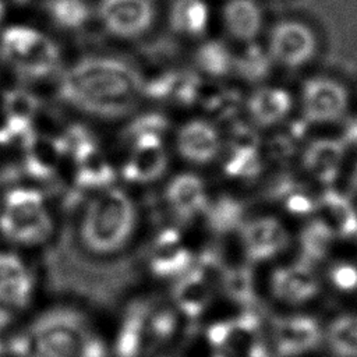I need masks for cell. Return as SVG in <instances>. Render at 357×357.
Returning <instances> with one entry per match:
<instances>
[{
	"mask_svg": "<svg viewBox=\"0 0 357 357\" xmlns=\"http://www.w3.org/2000/svg\"><path fill=\"white\" fill-rule=\"evenodd\" d=\"M141 91L138 74L114 59H88L75 64L60 88L74 106L105 119L128 113Z\"/></svg>",
	"mask_w": 357,
	"mask_h": 357,
	"instance_id": "obj_1",
	"label": "cell"
},
{
	"mask_svg": "<svg viewBox=\"0 0 357 357\" xmlns=\"http://www.w3.org/2000/svg\"><path fill=\"white\" fill-rule=\"evenodd\" d=\"M138 225L134 199L124 190L107 185L91 192L81 211L77 238L84 251L109 257L123 251L132 240Z\"/></svg>",
	"mask_w": 357,
	"mask_h": 357,
	"instance_id": "obj_2",
	"label": "cell"
},
{
	"mask_svg": "<svg viewBox=\"0 0 357 357\" xmlns=\"http://www.w3.org/2000/svg\"><path fill=\"white\" fill-rule=\"evenodd\" d=\"M56 230L50 198L35 185L8 187L0 195V236L15 250L42 245Z\"/></svg>",
	"mask_w": 357,
	"mask_h": 357,
	"instance_id": "obj_3",
	"label": "cell"
},
{
	"mask_svg": "<svg viewBox=\"0 0 357 357\" xmlns=\"http://www.w3.org/2000/svg\"><path fill=\"white\" fill-rule=\"evenodd\" d=\"M6 59L24 75L42 78L59 63L57 46L45 35L26 26H11L1 35Z\"/></svg>",
	"mask_w": 357,
	"mask_h": 357,
	"instance_id": "obj_4",
	"label": "cell"
},
{
	"mask_svg": "<svg viewBox=\"0 0 357 357\" xmlns=\"http://www.w3.org/2000/svg\"><path fill=\"white\" fill-rule=\"evenodd\" d=\"M32 357H98L96 344L77 325L52 319L38 324L29 337Z\"/></svg>",
	"mask_w": 357,
	"mask_h": 357,
	"instance_id": "obj_5",
	"label": "cell"
},
{
	"mask_svg": "<svg viewBox=\"0 0 357 357\" xmlns=\"http://www.w3.org/2000/svg\"><path fill=\"white\" fill-rule=\"evenodd\" d=\"M35 275L15 248H0V319L24 311L33 298Z\"/></svg>",
	"mask_w": 357,
	"mask_h": 357,
	"instance_id": "obj_6",
	"label": "cell"
},
{
	"mask_svg": "<svg viewBox=\"0 0 357 357\" xmlns=\"http://www.w3.org/2000/svg\"><path fill=\"white\" fill-rule=\"evenodd\" d=\"M315 52V35L303 22L282 21L269 33L268 53L272 60L284 67H300L310 61Z\"/></svg>",
	"mask_w": 357,
	"mask_h": 357,
	"instance_id": "obj_7",
	"label": "cell"
},
{
	"mask_svg": "<svg viewBox=\"0 0 357 357\" xmlns=\"http://www.w3.org/2000/svg\"><path fill=\"white\" fill-rule=\"evenodd\" d=\"M303 114L310 123H329L340 119L347 107L346 88L335 79L314 77L304 82Z\"/></svg>",
	"mask_w": 357,
	"mask_h": 357,
	"instance_id": "obj_8",
	"label": "cell"
},
{
	"mask_svg": "<svg viewBox=\"0 0 357 357\" xmlns=\"http://www.w3.org/2000/svg\"><path fill=\"white\" fill-rule=\"evenodd\" d=\"M99 15L103 25L117 36H138L153 18L151 0H102Z\"/></svg>",
	"mask_w": 357,
	"mask_h": 357,
	"instance_id": "obj_9",
	"label": "cell"
},
{
	"mask_svg": "<svg viewBox=\"0 0 357 357\" xmlns=\"http://www.w3.org/2000/svg\"><path fill=\"white\" fill-rule=\"evenodd\" d=\"M272 339L279 356L293 357L317 347L321 340V329L311 317H279L272 322Z\"/></svg>",
	"mask_w": 357,
	"mask_h": 357,
	"instance_id": "obj_10",
	"label": "cell"
},
{
	"mask_svg": "<svg viewBox=\"0 0 357 357\" xmlns=\"http://www.w3.org/2000/svg\"><path fill=\"white\" fill-rule=\"evenodd\" d=\"M241 240L247 257L251 261H266L280 251L289 243V233L275 218L251 219L241 226Z\"/></svg>",
	"mask_w": 357,
	"mask_h": 357,
	"instance_id": "obj_11",
	"label": "cell"
},
{
	"mask_svg": "<svg viewBox=\"0 0 357 357\" xmlns=\"http://www.w3.org/2000/svg\"><path fill=\"white\" fill-rule=\"evenodd\" d=\"M271 287L276 298L289 304H301L318 293L319 282L311 264L300 261L275 269Z\"/></svg>",
	"mask_w": 357,
	"mask_h": 357,
	"instance_id": "obj_12",
	"label": "cell"
},
{
	"mask_svg": "<svg viewBox=\"0 0 357 357\" xmlns=\"http://www.w3.org/2000/svg\"><path fill=\"white\" fill-rule=\"evenodd\" d=\"M208 257L202 259V265L184 272L174 287V303L178 311L195 318L204 312L212 298V279Z\"/></svg>",
	"mask_w": 357,
	"mask_h": 357,
	"instance_id": "obj_13",
	"label": "cell"
},
{
	"mask_svg": "<svg viewBox=\"0 0 357 357\" xmlns=\"http://www.w3.org/2000/svg\"><path fill=\"white\" fill-rule=\"evenodd\" d=\"M176 148L185 160L204 165L218 156L220 149L219 134L212 124L204 120H192L178 130Z\"/></svg>",
	"mask_w": 357,
	"mask_h": 357,
	"instance_id": "obj_14",
	"label": "cell"
},
{
	"mask_svg": "<svg viewBox=\"0 0 357 357\" xmlns=\"http://www.w3.org/2000/svg\"><path fill=\"white\" fill-rule=\"evenodd\" d=\"M317 218L333 237H351L357 233V212L343 194L328 190L315 202Z\"/></svg>",
	"mask_w": 357,
	"mask_h": 357,
	"instance_id": "obj_15",
	"label": "cell"
},
{
	"mask_svg": "<svg viewBox=\"0 0 357 357\" xmlns=\"http://www.w3.org/2000/svg\"><path fill=\"white\" fill-rule=\"evenodd\" d=\"M344 155V139L312 141L303 153L305 170L319 183L331 184L339 174Z\"/></svg>",
	"mask_w": 357,
	"mask_h": 357,
	"instance_id": "obj_16",
	"label": "cell"
},
{
	"mask_svg": "<svg viewBox=\"0 0 357 357\" xmlns=\"http://www.w3.org/2000/svg\"><path fill=\"white\" fill-rule=\"evenodd\" d=\"M170 211L180 219L188 220L208 208V197L204 181L195 174L176 177L167 188Z\"/></svg>",
	"mask_w": 357,
	"mask_h": 357,
	"instance_id": "obj_17",
	"label": "cell"
},
{
	"mask_svg": "<svg viewBox=\"0 0 357 357\" xmlns=\"http://www.w3.org/2000/svg\"><path fill=\"white\" fill-rule=\"evenodd\" d=\"M149 268L158 276H180L187 272L191 262V255L181 238L173 233H165L158 237L153 248L149 251Z\"/></svg>",
	"mask_w": 357,
	"mask_h": 357,
	"instance_id": "obj_18",
	"label": "cell"
},
{
	"mask_svg": "<svg viewBox=\"0 0 357 357\" xmlns=\"http://www.w3.org/2000/svg\"><path fill=\"white\" fill-rule=\"evenodd\" d=\"M225 28L234 39L251 43L262 28V11L255 0H229L223 7Z\"/></svg>",
	"mask_w": 357,
	"mask_h": 357,
	"instance_id": "obj_19",
	"label": "cell"
},
{
	"mask_svg": "<svg viewBox=\"0 0 357 357\" xmlns=\"http://www.w3.org/2000/svg\"><path fill=\"white\" fill-rule=\"evenodd\" d=\"M291 107L290 95L280 88L264 86L252 92L247 102L251 119L258 126H273L283 120Z\"/></svg>",
	"mask_w": 357,
	"mask_h": 357,
	"instance_id": "obj_20",
	"label": "cell"
},
{
	"mask_svg": "<svg viewBox=\"0 0 357 357\" xmlns=\"http://www.w3.org/2000/svg\"><path fill=\"white\" fill-rule=\"evenodd\" d=\"M208 7L202 0H176L170 11V25L174 31L191 36L205 32Z\"/></svg>",
	"mask_w": 357,
	"mask_h": 357,
	"instance_id": "obj_21",
	"label": "cell"
},
{
	"mask_svg": "<svg viewBox=\"0 0 357 357\" xmlns=\"http://www.w3.org/2000/svg\"><path fill=\"white\" fill-rule=\"evenodd\" d=\"M328 343L337 357H357V315L335 319L328 329Z\"/></svg>",
	"mask_w": 357,
	"mask_h": 357,
	"instance_id": "obj_22",
	"label": "cell"
},
{
	"mask_svg": "<svg viewBox=\"0 0 357 357\" xmlns=\"http://www.w3.org/2000/svg\"><path fill=\"white\" fill-rule=\"evenodd\" d=\"M220 284L226 296L241 305H251L255 301L254 279L247 266L225 268L220 275Z\"/></svg>",
	"mask_w": 357,
	"mask_h": 357,
	"instance_id": "obj_23",
	"label": "cell"
},
{
	"mask_svg": "<svg viewBox=\"0 0 357 357\" xmlns=\"http://www.w3.org/2000/svg\"><path fill=\"white\" fill-rule=\"evenodd\" d=\"M197 66L209 75L222 77L227 74L234 64L230 50L220 42H206L195 54Z\"/></svg>",
	"mask_w": 357,
	"mask_h": 357,
	"instance_id": "obj_24",
	"label": "cell"
},
{
	"mask_svg": "<svg viewBox=\"0 0 357 357\" xmlns=\"http://www.w3.org/2000/svg\"><path fill=\"white\" fill-rule=\"evenodd\" d=\"M333 238V234L318 219H312L301 233V261L312 264L322 259L328 254Z\"/></svg>",
	"mask_w": 357,
	"mask_h": 357,
	"instance_id": "obj_25",
	"label": "cell"
},
{
	"mask_svg": "<svg viewBox=\"0 0 357 357\" xmlns=\"http://www.w3.org/2000/svg\"><path fill=\"white\" fill-rule=\"evenodd\" d=\"M227 156L223 163L225 173L231 177H254L261 170L258 149L254 148H227Z\"/></svg>",
	"mask_w": 357,
	"mask_h": 357,
	"instance_id": "obj_26",
	"label": "cell"
},
{
	"mask_svg": "<svg viewBox=\"0 0 357 357\" xmlns=\"http://www.w3.org/2000/svg\"><path fill=\"white\" fill-rule=\"evenodd\" d=\"M49 14L59 26L73 29L86 21L88 8L81 0H52Z\"/></svg>",
	"mask_w": 357,
	"mask_h": 357,
	"instance_id": "obj_27",
	"label": "cell"
},
{
	"mask_svg": "<svg viewBox=\"0 0 357 357\" xmlns=\"http://www.w3.org/2000/svg\"><path fill=\"white\" fill-rule=\"evenodd\" d=\"M269 53H265L259 46H248L238 57L234 59L233 67L247 79H261L269 71Z\"/></svg>",
	"mask_w": 357,
	"mask_h": 357,
	"instance_id": "obj_28",
	"label": "cell"
},
{
	"mask_svg": "<svg viewBox=\"0 0 357 357\" xmlns=\"http://www.w3.org/2000/svg\"><path fill=\"white\" fill-rule=\"evenodd\" d=\"M241 208L233 199H222L212 206L211 222L218 230H229L238 225Z\"/></svg>",
	"mask_w": 357,
	"mask_h": 357,
	"instance_id": "obj_29",
	"label": "cell"
},
{
	"mask_svg": "<svg viewBox=\"0 0 357 357\" xmlns=\"http://www.w3.org/2000/svg\"><path fill=\"white\" fill-rule=\"evenodd\" d=\"M329 279L335 287L343 291L357 289V266L349 262H337L329 271Z\"/></svg>",
	"mask_w": 357,
	"mask_h": 357,
	"instance_id": "obj_30",
	"label": "cell"
},
{
	"mask_svg": "<svg viewBox=\"0 0 357 357\" xmlns=\"http://www.w3.org/2000/svg\"><path fill=\"white\" fill-rule=\"evenodd\" d=\"M282 197H283L286 209L290 211L291 213L305 215V213L314 212L315 202H312V199L307 194H304L298 190L287 188V190L283 191Z\"/></svg>",
	"mask_w": 357,
	"mask_h": 357,
	"instance_id": "obj_31",
	"label": "cell"
},
{
	"mask_svg": "<svg viewBox=\"0 0 357 357\" xmlns=\"http://www.w3.org/2000/svg\"><path fill=\"white\" fill-rule=\"evenodd\" d=\"M26 0H0V18L3 17L7 6L10 4H21V3H25Z\"/></svg>",
	"mask_w": 357,
	"mask_h": 357,
	"instance_id": "obj_32",
	"label": "cell"
},
{
	"mask_svg": "<svg viewBox=\"0 0 357 357\" xmlns=\"http://www.w3.org/2000/svg\"><path fill=\"white\" fill-rule=\"evenodd\" d=\"M351 188H353V191L357 194V166H356L354 173H353V177H351Z\"/></svg>",
	"mask_w": 357,
	"mask_h": 357,
	"instance_id": "obj_33",
	"label": "cell"
}]
</instances>
